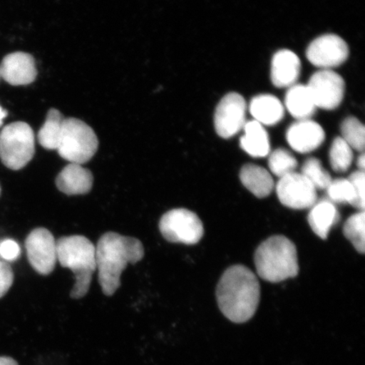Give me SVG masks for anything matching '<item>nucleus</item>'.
<instances>
[{"mask_svg": "<svg viewBox=\"0 0 365 365\" xmlns=\"http://www.w3.org/2000/svg\"><path fill=\"white\" fill-rule=\"evenodd\" d=\"M98 148V136L88 125L78 118H65L57 148L59 156L82 165L93 158Z\"/></svg>", "mask_w": 365, "mask_h": 365, "instance_id": "obj_5", "label": "nucleus"}, {"mask_svg": "<svg viewBox=\"0 0 365 365\" xmlns=\"http://www.w3.org/2000/svg\"><path fill=\"white\" fill-rule=\"evenodd\" d=\"M349 56L348 44L335 34L319 36L309 45L307 51L309 61L322 70H331L342 65Z\"/></svg>", "mask_w": 365, "mask_h": 365, "instance_id": "obj_12", "label": "nucleus"}, {"mask_svg": "<svg viewBox=\"0 0 365 365\" xmlns=\"http://www.w3.org/2000/svg\"><path fill=\"white\" fill-rule=\"evenodd\" d=\"M0 365H19L16 361L15 359L11 357H6V356H3V357H0Z\"/></svg>", "mask_w": 365, "mask_h": 365, "instance_id": "obj_32", "label": "nucleus"}, {"mask_svg": "<svg viewBox=\"0 0 365 365\" xmlns=\"http://www.w3.org/2000/svg\"><path fill=\"white\" fill-rule=\"evenodd\" d=\"M144 255V246L139 240L114 232L104 234L96 247L98 282L103 293L107 296L115 294L128 264L139 262Z\"/></svg>", "mask_w": 365, "mask_h": 365, "instance_id": "obj_2", "label": "nucleus"}, {"mask_svg": "<svg viewBox=\"0 0 365 365\" xmlns=\"http://www.w3.org/2000/svg\"><path fill=\"white\" fill-rule=\"evenodd\" d=\"M57 261L63 267L71 269L76 277L71 297L79 299L88 293L93 275L97 269L96 247L84 236L62 237L56 241Z\"/></svg>", "mask_w": 365, "mask_h": 365, "instance_id": "obj_3", "label": "nucleus"}, {"mask_svg": "<svg viewBox=\"0 0 365 365\" xmlns=\"http://www.w3.org/2000/svg\"><path fill=\"white\" fill-rule=\"evenodd\" d=\"M65 118L57 109H50L38 135V143L43 148L57 150Z\"/></svg>", "mask_w": 365, "mask_h": 365, "instance_id": "obj_22", "label": "nucleus"}, {"mask_svg": "<svg viewBox=\"0 0 365 365\" xmlns=\"http://www.w3.org/2000/svg\"><path fill=\"white\" fill-rule=\"evenodd\" d=\"M357 166L359 168V171L364 172V168H365V157L364 153H362L361 155H360L359 159H358V163Z\"/></svg>", "mask_w": 365, "mask_h": 365, "instance_id": "obj_33", "label": "nucleus"}, {"mask_svg": "<svg viewBox=\"0 0 365 365\" xmlns=\"http://www.w3.org/2000/svg\"><path fill=\"white\" fill-rule=\"evenodd\" d=\"M244 130L245 135L240 139L242 149L251 157H267L270 153V141L264 126L253 120L246 122Z\"/></svg>", "mask_w": 365, "mask_h": 365, "instance_id": "obj_20", "label": "nucleus"}, {"mask_svg": "<svg viewBox=\"0 0 365 365\" xmlns=\"http://www.w3.org/2000/svg\"><path fill=\"white\" fill-rule=\"evenodd\" d=\"M7 116V112L4 110V109L0 106V126L3 125L4 118Z\"/></svg>", "mask_w": 365, "mask_h": 365, "instance_id": "obj_34", "label": "nucleus"}, {"mask_svg": "<svg viewBox=\"0 0 365 365\" xmlns=\"http://www.w3.org/2000/svg\"><path fill=\"white\" fill-rule=\"evenodd\" d=\"M340 220L339 212L330 200H322L317 202L310 210L308 221L319 238L327 240L331 228Z\"/></svg>", "mask_w": 365, "mask_h": 365, "instance_id": "obj_19", "label": "nucleus"}, {"mask_svg": "<svg viewBox=\"0 0 365 365\" xmlns=\"http://www.w3.org/2000/svg\"><path fill=\"white\" fill-rule=\"evenodd\" d=\"M35 61L29 53L16 52L4 57L0 66V76L12 86H26L36 80Z\"/></svg>", "mask_w": 365, "mask_h": 365, "instance_id": "obj_13", "label": "nucleus"}, {"mask_svg": "<svg viewBox=\"0 0 365 365\" xmlns=\"http://www.w3.org/2000/svg\"><path fill=\"white\" fill-rule=\"evenodd\" d=\"M364 212L354 214L346 220L344 227V234L351 241L358 252L364 253Z\"/></svg>", "mask_w": 365, "mask_h": 365, "instance_id": "obj_27", "label": "nucleus"}, {"mask_svg": "<svg viewBox=\"0 0 365 365\" xmlns=\"http://www.w3.org/2000/svg\"><path fill=\"white\" fill-rule=\"evenodd\" d=\"M301 173L317 190H327L332 181L330 173L324 170L319 159L312 158L303 164Z\"/></svg>", "mask_w": 365, "mask_h": 365, "instance_id": "obj_25", "label": "nucleus"}, {"mask_svg": "<svg viewBox=\"0 0 365 365\" xmlns=\"http://www.w3.org/2000/svg\"><path fill=\"white\" fill-rule=\"evenodd\" d=\"M341 138L349 147L364 153L365 132L364 126L358 118L349 117L342 122L341 126Z\"/></svg>", "mask_w": 365, "mask_h": 365, "instance_id": "obj_24", "label": "nucleus"}, {"mask_svg": "<svg viewBox=\"0 0 365 365\" xmlns=\"http://www.w3.org/2000/svg\"><path fill=\"white\" fill-rule=\"evenodd\" d=\"M216 295L223 316L232 322L242 324L250 321L257 312L261 287L249 268L238 264L223 273Z\"/></svg>", "mask_w": 365, "mask_h": 365, "instance_id": "obj_1", "label": "nucleus"}, {"mask_svg": "<svg viewBox=\"0 0 365 365\" xmlns=\"http://www.w3.org/2000/svg\"><path fill=\"white\" fill-rule=\"evenodd\" d=\"M277 194L282 205L295 210L312 208L317 202V189L302 173L295 172L280 178Z\"/></svg>", "mask_w": 365, "mask_h": 365, "instance_id": "obj_9", "label": "nucleus"}, {"mask_svg": "<svg viewBox=\"0 0 365 365\" xmlns=\"http://www.w3.org/2000/svg\"><path fill=\"white\" fill-rule=\"evenodd\" d=\"M159 230L171 243L195 245L202 240L204 227L196 214L185 208L173 209L160 219Z\"/></svg>", "mask_w": 365, "mask_h": 365, "instance_id": "obj_7", "label": "nucleus"}, {"mask_svg": "<svg viewBox=\"0 0 365 365\" xmlns=\"http://www.w3.org/2000/svg\"><path fill=\"white\" fill-rule=\"evenodd\" d=\"M258 275L270 282H280L298 275V255L293 242L285 236H272L255 254Z\"/></svg>", "mask_w": 365, "mask_h": 365, "instance_id": "obj_4", "label": "nucleus"}, {"mask_svg": "<svg viewBox=\"0 0 365 365\" xmlns=\"http://www.w3.org/2000/svg\"><path fill=\"white\" fill-rule=\"evenodd\" d=\"M27 258L41 275L52 273L57 262V246L52 232L44 227L35 228L26 240Z\"/></svg>", "mask_w": 365, "mask_h": 365, "instance_id": "obj_8", "label": "nucleus"}, {"mask_svg": "<svg viewBox=\"0 0 365 365\" xmlns=\"http://www.w3.org/2000/svg\"><path fill=\"white\" fill-rule=\"evenodd\" d=\"M307 86L317 107L326 110H333L339 107L344 97V80L331 70L314 73Z\"/></svg>", "mask_w": 365, "mask_h": 365, "instance_id": "obj_11", "label": "nucleus"}, {"mask_svg": "<svg viewBox=\"0 0 365 365\" xmlns=\"http://www.w3.org/2000/svg\"><path fill=\"white\" fill-rule=\"evenodd\" d=\"M20 255V246L16 241L6 240L0 243V257L6 259V261H16V259L19 258Z\"/></svg>", "mask_w": 365, "mask_h": 365, "instance_id": "obj_31", "label": "nucleus"}, {"mask_svg": "<svg viewBox=\"0 0 365 365\" xmlns=\"http://www.w3.org/2000/svg\"><path fill=\"white\" fill-rule=\"evenodd\" d=\"M329 158L332 170L336 173H344L349 170L353 163V149L341 137H336L333 140Z\"/></svg>", "mask_w": 365, "mask_h": 365, "instance_id": "obj_23", "label": "nucleus"}, {"mask_svg": "<svg viewBox=\"0 0 365 365\" xmlns=\"http://www.w3.org/2000/svg\"><path fill=\"white\" fill-rule=\"evenodd\" d=\"M298 166V162L289 150L284 148L277 149L269 158V168L273 175L282 178L294 173Z\"/></svg>", "mask_w": 365, "mask_h": 365, "instance_id": "obj_26", "label": "nucleus"}, {"mask_svg": "<svg viewBox=\"0 0 365 365\" xmlns=\"http://www.w3.org/2000/svg\"><path fill=\"white\" fill-rule=\"evenodd\" d=\"M364 172L355 171L349 178L351 184L353 185L356 194V200L354 207L364 212Z\"/></svg>", "mask_w": 365, "mask_h": 365, "instance_id": "obj_29", "label": "nucleus"}, {"mask_svg": "<svg viewBox=\"0 0 365 365\" xmlns=\"http://www.w3.org/2000/svg\"><path fill=\"white\" fill-rule=\"evenodd\" d=\"M285 106L297 120H310L317 108L307 85L298 84L287 90Z\"/></svg>", "mask_w": 365, "mask_h": 365, "instance_id": "obj_18", "label": "nucleus"}, {"mask_svg": "<svg viewBox=\"0 0 365 365\" xmlns=\"http://www.w3.org/2000/svg\"><path fill=\"white\" fill-rule=\"evenodd\" d=\"M93 175L88 168L80 164L70 163L63 168L56 178L59 191L68 195H85L93 185Z\"/></svg>", "mask_w": 365, "mask_h": 365, "instance_id": "obj_15", "label": "nucleus"}, {"mask_svg": "<svg viewBox=\"0 0 365 365\" xmlns=\"http://www.w3.org/2000/svg\"><path fill=\"white\" fill-rule=\"evenodd\" d=\"M322 127L312 120H298L287 131L290 147L299 153H309L321 147L325 140Z\"/></svg>", "mask_w": 365, "mask_h": 365, "instance_id": "obj_14", "label": "nucleus"}, {"mask_svg": "<svg viewBox=\"0 0 365 365\" xmlns=\"http://www.w3.org/2000/svg\"><path fill=\"white\" fill-rule=\"evenodd\" d=\"M247 104L240 94L228 93L218 103L214 115L217 133L228 139L244 129L246 124Z\"/></svg>", "mask_w": 365, "mask_h": 365, "instance_id": "obj_10", "label": "nucleus"}, {"mask_svg": "<svg viewBox=\"0 0 365 365\" xmlns=\"http://www.w3.org/2000/svg\"><path fill=\"white\" fill-rule=\"evenodd\" d=\"M327 190L330 202L332 203H349L354 207L356 194L354 186L349 179L332 180Z\"/></svg>", "mask_w": 365, "mask_h": 365, "instance_id": "obj_28", "label": "nucleus"}, {"mask_svg": "<svg viewBox=\"0 0 365 365\" xmlns=\"http://www.w3.org/2000/svg\"><path fill=\"white\" fill-rule=\"evenodd\" d=\"M301 63L290 50H280L272 58L271 78L274 86L279 88H291L298 81Z\"/></svg>", "mask_w": 365, "mask_h": 365, "instance_id": "obj_16", "label": "nucleus"}, {"mask_svg": "<svg viewBox=\"0 0 365 365\" xmlns=\"http://www.w3.org/2000/svg\"><path fill=\"white\" fill-rule=\"evenodd\" d=\"M14 282V272L10 264L0 262V299L10 290Z\"/></svg>", "mask_w": 365, "mask_h": 365, "instance_id": "obj_30", "label": "nucleus"}, {"mask_svg": "<svg viewBox=\"0 0 365 365\" xmlns=\"http://www.w3.org/2000/svg\"><path fill=\"white\" fill-rule=\"evenodd\" d=\"M250 112L255 120L264 125H275L284 116V105L272 95H259L252 99Z\"/></svg>", "mask_w": 365, "mask_h": 365, "instance_id": "obj_17", "label": "nucleus"}, {"mask_svg": "<svg viewBox=\"0 0 365 365\" xmlns=\"http://www.w3.org/2000/svg\"><path fill=\"white\" fill-rule=\"evenodd\" d=\"M35 136L25 122H15L4 127L0 133V159L4 166L20 170L34 158Z\"/></svg>", "mask_w": 365, "mask_h": 365, "instance_id": "obj_6", "label": "nucleus"}, {"mask_svg": "<svg viewBox=\"0 0 365 365\" xmlns=\"http://www.w3.org/2000/svg\"><path fill=\"white\" fill-rule=\"evenodd\" d=\"M240 178L245 188L258 198L267 197L274 188V181L270 173L255 164H246L242 168Z\"/></svg>", "mask_w": 365, "mask_h": 365, "instance_id": "obj_21", "label": "nucleus"}, {"mask_svg": "<svg viewBox=\"0 0 365 365\" xmlns=\"http://www.w3.org/2000/svg\"><path fill=\"white\" fill-rule=\"evenodd\" d=\"M0 193H1V188H0Z\"/></svg>", "mask_w": 365, "mask_h": 365, "instance_id": "obj_35", "label": "nucleus"}]
</instances>
